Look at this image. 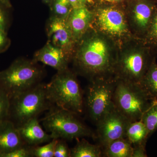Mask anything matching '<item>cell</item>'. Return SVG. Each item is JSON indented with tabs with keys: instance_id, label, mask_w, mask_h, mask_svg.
Listing matches in <instances>:
<instances>
[{
	"instance_id": "1",
	"label": "cell",
	"mask_w": 157,
	"mask_h": 157,
	"mask_svg": "<svg viewBox=\"0 0 157 157\" xmlns=\"http://www.w3.org/2000/svg\"><path fill=\"white\" fill-rule=\"evenodd\" d=\"M86 33L77 42L78 48L73 56L76 67L90 81L114 78L118 54L104 36Z\"/></svg>"
},
{
	"instance_id": "2",
	"label": "cell",
	"mask_w": 157,
	"mask_h": 157,
	"mask_svg": "<svg viewBox=\"0 0 157 157\" xmlns=\"http://www.w3.org/2000/svg\"><path fill=\"white\" fill-rule=\"evenodd\" d=\"M46 98L52 107L79 114L82 112L83 94L75 74L69 69L57 72L45 84Z\"/></svg>"
},
{
	"instance_id": "3",
	"label": "cell",
	"mask_w": 157,
	"mask_h": 157,
	"mask_svg": "<svg viewBox=\"0 0 157 157\" xmlns=\"http://www.w3.org/2000/svg\"><path fill=\"white\" fill-rule=\"evenodd\" d=\"M52 107L46 98L45 84L39 83L10 98L9 120L17 127Z\"/></svg>"
},
{
	"instance_id": "4",
	"label": "cell",
	"mask_w": 157,
	"mask_h": 157,
	"mask_svg": "<svg viewBox=\"0 0 157 157\" xmlns=\"http://www.w3.org/2000/svg\"><path fill=\"white\" fill-rule=\"evenodd\" d=\"M49 110L42 120L52 139L71 140L95 137V134L80 120L77 113L56 107Z\"/></svg>"
},
{
	"instance_id": "5",
	"label": "cell",
	"mask_w": 157,
	"mask_h": 157,
	"mask_svg": "<svg viewBox=\"0 0 157 157\" xmlns=\"http://www.w3.org/2000/svg\"><path fill=\"white\" fill-rule=\"evenodd\" d=\"M43 71L37 63L33 60L17 59L0 72V86L10 98L40 83Z\"/></svg>"
},
{
	"instance_id": "6",
	"label": "cell",
	"mask_w": 157,
	"mask_h": 157,
	"mask_svg": "<svg viewBox=\"0 0 157 157\" xmlns=\"http://www.w3.org/2000/svg\"><path fill=\"white\" fill-rule=\"evenodd\" d=\"M154 57L152 56L150 47L142 42L133 48L123 51L118 54L114 78L117 80L140 84Z\"/></svg>"
},
{
	"instance_id": "7",
	"label": "cell",
	"mask_w": 157,
	"mask_h": 157,
	"mask_svg": "<svg viewBox=\"0 0 157 157\" xmlns=\"http://www.w3.org/2000/svg\"><path fill=\"white\" fill-rule=\"evenodd\" d=\"M113 102L131 122L140 120L154 103L140 85L121 80H117Z\"/></svg>"
},
{
	"instance_id": "8",
	"label": "cell",
	"mask_w": 157,
	"mask_h": 157,
	"mask_svg": "<svg viewBox=\"0 0 157 157\" xmlns=\"http://www.w3.org/2000/svg\"><path fill=\"white\" fill-rule=\"evenodd\" d=\"M115 78L90 81L86 93L85 104L90 118L96 124L113 106V93L116 85Z\"/></svg>"
},
{
	"instance_id": "9",
	"label": "cell",
	"mask_w": 157,
	"mask_h": 157,
	"mask_svg": "<svg viewBox=\"0 0 157 157\" xmlns=\"http://www.w3.org/2000/svg\"><path fill=\"white\" fill-rule=\"evenodd\" d=\"M131 122L113 105L96 124L95 138L102 150L113 140L126 137L127 129Z\"/></svg>"
},
{
	"instance_id": "10",
	"label": "cell",
	"mask_w": 157,
	"mask_h": 157,
	"mask_svg": "<svg viewBox=\"0 0 157 157\" xmlns=\"http://www.w3.org/2000/svg\"><path fill=\"white\" fill-rule=\"evenodd\" d=\"M96 22L102 32L114 37L124 36L128 32L123 12L114 7L100 8L96 12Z\"/></svg>"
},
{
	"instance_id": "11",
	"label": "cell",
	"mask_w": 157,
	"mask_h": 157,
	"mask_svg": "<svg viewBox=\"0 0 157 157\" xmlns=\"http://www.w3.org/2000/svg\"><path fill=\"white\" fill-rule=\"evenodd\" d=\"M67 19L52 15L48 19L46 30L48 41L54 46L60 48L73 58L74 52L73 50L76 43Z\"/></svg>"
},
{
	"instance_id": "12",
	"label": "cell",
	"mask_w": 157,
	"mask_h": 157,
	"mask_svg": "<svg viewBox=\"0 0 157 157\" xmlns=\"http://www.w3.org/2000/svg\"><path fill=\"white\" fill-rule=\"evenodd\" d=\"M73 58L60 48L54 46L49 41L34 54L33 60L41 62L56 70L57 72L68 69V65Z\"/></svg>"
},
{
	"instance_id": "13",
	"label": "cell",
	"mask_w": 157,
	"mask_h": 157,
	"mask_svg": "<svg viewBox=\"0 0 157 157\" xmlns=\"http://www.w3.org/2000/svg\"><path fill=\"white\" fill-rule=\"evenodd\" d=\"M156 5L151 0H135L134 2L132 19L135 29L142 38L149 28Z\"/></svg>"
},
{
	"instance_id": "14",
	"label": "cell",
	"mask_w": 157,
	"mask_h": 157,
	"mask_svg": "<svg viewBox=\"0 0 157 157\" xmlns=\"http://www.w3.org/2000/svg\"><path fill=\"white\" fill-rule=\"evenodd\" d=\"M17 128L23 141L28 146H37L52 140L50 134L42 129L37 117L31 119Z\"/></svg>"
},
{
	"instance_id": "15",
	"label": "cell",
	"mask_w": 157,
	"mask_h": 157,
	"mask_svg": "<svg viewBox=\"0 0 157 157\" xmlns=\"http://www.w3.org/2000/svg\"><path fill=\"white\" fill-rule=\"evenodd\" d=\"M93 18V13L86 6L73 9L67 21L75 43L87 32Z\"/></svg>"
},
{
	"instance_id": "16",
	"label": "cell",
	"mask_w": 157,
	"mask_h": 157,
	"mask_svg": "<svg viewBox=\"0 0 157 157\" xmlns=\"http://www.w3.org/2000/svg\"><path fill=\"white\" fill-rule=\"evenodd\" d=\"M25 145L13 123L8 120L0 123V155Z\"/></svg>"
},
{
	"instance_id": "17",
	"label": "cell",
	"mask_w": 157,
	"mask_h": 157,
	"mask_svg": "<svg viewBox=\"0 0 157 157\" xmlns=\"http://www.w3.org/2000/svg\"><path fill=\"white\" fill-rule=\"evenodd\" d=\"M152 101L157 103V63L154 57L150 66L139 84Z\"/></svg>"
},
{
	"instance_id": "18",
	"label": "cell",
	"mask_w": 157,
	"mask_h": 157,
	"mask_svg": "<svg viewBox=\"0 0 157 157\" xmlns=\"http://www.w3.org/2000/svg\"><path fill=\"white\" fill-rule=\"evenodd\" d=\"M133 145L126 137L113 140L103 150V156L132 157Z\"/></svg>"
},
{
	"instance_id": "19",
	"label": "cell",
	"mask_w": 157,
	"mask_h": 157,
	"mask_svg": "<svg viewBox=\"0 0 157 157\" xmlns=\"http://www.w3.org/2000/svg\"><path fill=\"white\" fill-rule=\"evenodd\" d=\"M76 145L71 149L70 157L103 156V150L99 144H93L85 138L77 139Z\"/></svg>"
},
{
	"instance_id": "20",
	"label": "cell",
	"mask_w": 157,
	"mask_h": 157,
	"mask_svg": "<svg viewBox=\"0 0 157 157\" xmlns=\"http://www.w3.org/2000/svg\"><path fill=\"white\" fill-rule=\"evenodd\" d=\"M126 137L132 145L146 144L149 138L148 132L142 121L132 122L127 129Z\"/></svg>"
},
{
	"instance_id": "21",
	"label": "cell",
	"mask_w": 157,
	"mask_h": 157,
	"mask_svg": "<svg viewBox=\"0 0 157 157\" xmlns=\"http://www.w3.org/2000/svg\"><path fill=\"white\" fill-rule=\"evenodd\" d=\"M53 16L67 19L73 8L68 0H52L48 5Z\"/></svg>"
},
{
	"instance_id": "22",
	"label": "cell",
	"mask_w": 157,
	"mask_h": 157,
	"mask_svg": "<svg viewBox=\"0 0 157 157\" xmlns=\"http://www.w3.org/2000/svg\"><path fill=\"white\" fill-rule=\"evenodd\" d=\"M148 132L149 137L157 130V103L154 102L141 118Z\"/></svg>"
},
{
	"instance_id": "23",
	"label": "cell",
	"mask_w": 157,
	"mask_h": 157,
	"mask_svg": "<svg viewBox=\"0 0 157 157\" xmlns=\"http://www.w3.org/2000/svg\"><path fill=\"white\" fill-rule=\"evenodd\" d=\"M142 42L149 47L157 46V4L148 30L142 38Z\"/></svg>"
},
{
	"instance_id": "24",
	"label": "cell",
	"mask_w": 157,
	"mask_h": 157,
	"mask_svg": "<svg viewBox=\"0 0 157 157\" xmlns=\"http://www.w3.org/2000/svg\"><path fill=\"white\" fill-rule=\"evenodd\" d=\"M58 139H53L46 145L32 146L33 157H53L55 148Z\"/></svg>"
},
{
	"instance_id": "25",
	"label": "cell",
	"mask_w": 157,
	"mask_h": 157,
	"mask_svg": "<svg viewBox=\"0 0 157 157\" xmlns=\"http://www.w3.org/2000/svg\"><path fill=\"white\" fill-rule=\"evenodd\" d=\"M10 106V97L0 86V123L9 120Z\"/></svg>"
},
{
	"instance_id": "26",
	"label": "cell",
	"mask_w": 157,
	"mask_h": 157,
	"mask_svg": "<svg viewBox=\"0 0 157 157\" xmlns=\"http://www.w3.org/2000/svg\"><path fill=\"white\" fill-rule=\"evenodd\" d=\"M33 157L32 146L25 145L20 148L10 152L0 155V157Z\"/></svg>"
},
{
	"instance_id": "27",
	"label": "cell",
	"mask_w": 157,
	"mask_h": 157,
	"mask_svg": "<svg viewBox=\"0 0 157 157\" xmlns=\"http://www.w3.org/2000/svg\"><path fill=\"white\" fill-rule=\"evenodd\" d=\"M71 149L64 140L58 139L55 148L54 157H70Z\"/></svg>"
},
{
	"instance_id": "28",
	"label": "cell",
	"mask_w": 157,
	"mask_h": 157,
	"mask_svg": "<svg viewBox=\"0 0 157 157\" xmlns=\"http://www.w3.org/2000/svg\"><path fill=\"white\" fill-rule=\"evenodd\" d=\"M10 9L0 2V29L6 32L10 25L9 10Z\"/></svg>"
},
{
	"instance_id": "29",
	"label": "cell",
	"mask_w": 157,
	"mask_h": 157,
	"mask_svg": "<svg viewBox=\"0 0 157 157\" xmlns=\"http://www.w3.org/2000/svg\"><path fill=\"white\" fill-rule=\"evenodd\" d=\"M10 45V40L7 32L0 29V53L6 51Z\"/></svg>"
},
{
	"instance_id": "30",
	"label": "cell",
	"mask_w": 157,
	"mask_h": 157,
	"mask_svg": "<svg viewBox=\"0 0 157 157\" xmlns=\"http://www.w3.org/2000/svg\"><path fill=\"white\" fill-rule=\"evenodd\" d=\"M145 146L146 144H141L133 145L132 157H147L145 149Z\"/></svg>"
},
{
	"instance_id": "31",
	"label": "cell",
	"mask_w": 157,
	"mask_h": 157,
	"mask_svg": "<svg viewBox=\"0 0 157 157\" xmlns=\"http://www.w3.org/2000/svg\"><path fill=\"white\" fill-rule=\"evenodd\" d=\"M73 6V9L86 6V0H68Z\"/></svg>"
},
{
	"instance_id": "32",
	"label": "cell",
	"mask_w": 157,
	"mask_h": 157,
	"mask_svg": "<svg viewBox=\"0 0 157 157\" xmlns=\"http://www.w3.org/2000/svg\"><path fill=\"white\" fill-rule=\"evenodd\" d=\"M0 2L9 9L12 8V5L10 0H0Z\"/></svg>"
},
{
	"instance_id": "33",
	"label": "cell",
	"mask_w": 157,
	"mask_h": 157,
	"mask_svg": "<svg viewBox=\"0 0 157 157\" xmlns=\"http://www.w3.org/2000/svg\"><path fill=\"white\" fill-rule=\"evenodd\" d=\"M52 1V0H42V1H43V2L45 3H46V4H48V5L50 4Z\"/></svg>"
},
{
	"instance_id": "34",
	"label": "cell",
	"mask_w": 157,
	"mask_h": 157,
	"mask_svg": "<svg viewBox=\"0 0 157 157\" xmlns=\"http://www.w3.org/2000/svg\"><path fill=\"white\" fill-rule=\"evenodd\" d=\"M107 1H109V2H118L121 0H107Z\"/></svg>"
},
{
	"instance_id": "35",
	"label": "cell",
	"mask_w": 157,
	"mask_h": 157,
	"mask_svg": "<svg viewBox=\"0 0 157 157\" xmlns=\"http://www.w3.org/2000/svg\"><path fill=\"white\" fill-rule=\"evenodd\" d=\"M86 1H87V0H86Z\"/></svg>"
},
{
	"instance_id": "36",
	"label": "cell",
	"mask_w": 157,
	"mask_h": 157,
	"mask_svg": "<svg viewBox=\"0 0 157 157\" xmlns=\"http://www.w3.org/2000/svg\"></svg>"
}]
</instances>
